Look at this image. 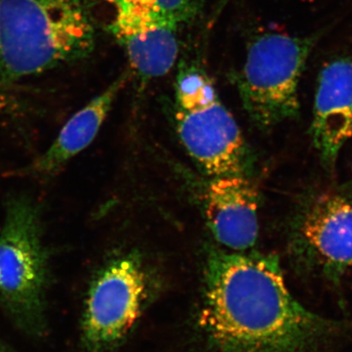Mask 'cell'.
Returning a JSON list of instances; mask_svg holds the SVG:
<instances>
[{"instance_id": "7", "label": "cell", "mask_w": 352, "mask_h": 352, "mask_svg": "<svg viewBox=\"0 0 352 352\" xmlns=\"http://www.w3.org/2000/svg\"><path fill=\"white\" fill-rule=\"evenodd\" d=\"M150 279L136 254L119 256L95 274L82 319L87 352H110L131 332L149 298Z\"/></svg>"}, {"instance_id": "8", "label": "cell", "mask_w": 352, "mask_h": 352, "mask_svg": "<svg viewBox=\"0 0 352 352\" xmlns=\"http://www.w3.org/2000/svg\"><path fill=\"white\" fill-rule=\"evenodd\" d=\"M310 135L321 166L332 173L352 139L351 57L335 58L319 73Z\"/></svg>"}, {"instance_id": "11", "label": "cell", "mask_w": 352, "mask_h": 352, "mask_svg": "<svg viewBox=\"0 0 352 352\" xmlns=\"http://www.w3.org/2000/svg\"><path fill=\"white\" fill-rule=\"evenodd\" d=\"M126 80V74H122L102 94L78 111L62 127L48 149L32 163L31 173L55 175L76 155L87 149L100 131Z\"/></svg>"}, {"instance_id": "3", "label": "cell", "mask_w": 352, "mask_h": 352, "mask_svg": "<svg viewBox=\"0 0 352 352\" xmlns=\"http://www.w3.org/2000/svg\"><path fill=\"white\" fill-rule=\"evenodd\" d=\"M173 120L180 141L205 175L251 176L254 157L237 122L201 66L182 63L175 82Z\"/></svg>"}, {"instance_id": "14", "label": "cell", "mask_w": 352, "mask_h": 352, "mask_svg": "<svg viewBox=\"0 0 352 352\" xmlns=\"http://www.w3.org/2000/svg\"><path fill=\"white\" fill-rule=\"evenodd\" d=\"M6 83L2 82H0V88H2V87H6Z\"/></svg>"}, {"instance_id": "6", "label": "cell", "mask_w": 352, "mask_h": 352, "mask_svg": "<svg viewBox=\"0 0 352 352\" xmlns=\"http://www.w3.org/2000/svg\"><path fill=\"white\" fill-rule=\"evenodd\" d=\"M288 252L300 274L339 283L352 270V197L338 189L303 195L289 222Z\"/></svg>"}, {"instance_id": "12", "label": "cell", "mask_w": 352, "mask_h": 352, "mask_svg": "<svg viewBox=\"0 0 352 352\" xmlns=\"http://www.w3.org/2000/svg\"><path fill=\"white\" fill-rule=\"evenodd\" d=\"M116 9L131 8L155 14L176 25L187 24L199 15L205 0H106Z\"/></svg>"}, {"instance_id": "1", "label": "cell", "mask_w": 352, "mask_h": 352, "mask_svg": "<svg viewBox=\"0 0 352 352\" xmlns=\"http://www.w3.org/2000/svg\"><path fill=\"white\" fill-rule=\"evenodd\" d=\"M199 324L215 352H322L340 331L294 298L275 254L217 249L206 263Z\"/></svg>"}, {"instance_id": "9", "label": "cell", "mask_w": 352, "mask_h": 352, "mask_svg": "<svg viewBox=\"0 0 352 352\" xmlns=\"http://www.w3.org/2000/svg\"><path fill=\"white\" fill-rule=\"evenodd\" d=\"M109 30L126 50L131 68L142 80L162 78L177 61L180 25L138 9H116Z\"/></svg>"}, {"instance_id": "5", "label": "cell", "mask_w": 352, "mask_h": 352, "mask_svg": "<svg viewBox=\"0 0 352 352\" xmlns=\"http://www.w3.org/2000/svg\"><path fill=\"white\" fill-rule=\"evenodd\" d=\"M320 38L321 32L298 36L265 32L252 39L234 80L252 124L267 129L298 117L300 78Z\"/></svg>"}, {"instance_id": "4", "label": "cell", "mask_w": 352, "mask_h": 352, "mask_svg": "<svg viewBox=\"0 0 352 352\" xmlns=\"http://www.w3.org/2000/svg\"><path fill=\"white\" fill-rule=\"evenodd\" d=\"M48 284L50 258L39 206L28 196L11 197L0 226V303L30 337L47 332Z\"/></svg>"}, {"instance_id": "2", "label": "cell", "mask_w": 352, "mask_h": 352, "mask_svg": "<svg viewBox=\"0 0 352 352\" xmlns=\"http://www.w3.org/2000/svg\"><path fill=\"white\" fill-rule=\"evenodd\" d=\"M94 45L83 0H0V82L78 61Z\"/></svg>"}, {"instance_id": "10", "label": "cell", "mask_w": 352, "mask_h": 352, "mask_svg": "<svg viewBox=\"0 0 352 352\" xmlns=\"http://www.w3.org/2000/svg\"><path fill=\"white\" fill-rule=\"evenodd\" d=\"M258 193L251 176L210 178L205 212L214 239L232 252H245L258 236Z\"/></svg>"}, {"instance_id": "13", "label": "cell", "mask_w": 352, "mask_h": 352, "mask_svg": "<svg viewBox=\"0 0 352 352\" xmlns=\"http://www.w3.org/2000/svg\"><path fill=\"white\" fill-rule=\"evenodd\" d=\"M0 352H18L14 349L13 346H11L10 344H6V342H2L0 340Z\"/></svg>"}]
</instances>
